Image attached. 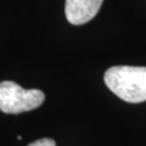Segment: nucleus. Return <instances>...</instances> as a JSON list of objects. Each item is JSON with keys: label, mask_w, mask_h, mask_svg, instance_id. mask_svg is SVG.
Listing matches in <instances>:
<instances>
[{"label": "nucleus", "mask_w": 146, "mask_h": 146, "mask_svg": "<svg viewBox=\"0 0 146 146\" xmlns=\"http://www.w3.org/2000/svg\"><path fill=\"white\" fill-rule=\"evenodd\" d=\"M104 0H66V17L70 23L79 26L96 16Z\"/></svg>", "instance_id": "7ed1b4c3"}, {"label": "nucleus", "mask_w": 146, "mask_h": 146, "mask_svg": "<svg viewBox=\"0 0 146 146\" xmlns=\"http://www.w3.org/2000/svg\"><path fill=\"white\" fill-rule=\"evenodd\" d=\"M45 95L42 90H26L10 80L0 83V111L9 115L32 111L44 102Z\"/></svg>", "instance_id": "f03ea898"}, {"label": "nucleus", "mask_w": 146, "mask_h": 146, "mask_svg": "<svg viewBox=\"0 0 146 146\" xmlns=\"http://www.w3.org/2000/svg\"><path fill=\"white\" fill-rule=\"evenodd\" d=\"M28 146H56V143H55V140H52V139L44 138V139H39V140L34 141V143L29 144Z\"/></svg>", "instance_id": "20e7f679"}, {"label": "nucleus", "mask_w": 146, "mask_h": 146, "mask_svg": "<svg viewBox=\"0 0 146 146\" xmlns=\"http://www.w3.org/2000/svg\"><path fill=\"white\" fill-rule=\"evenodd\" d=\"M107 88L127 102L146 101V67L113 66L105 73Z\"/></svg>", "instance_id": "f257e3e1"}]
</instances>
